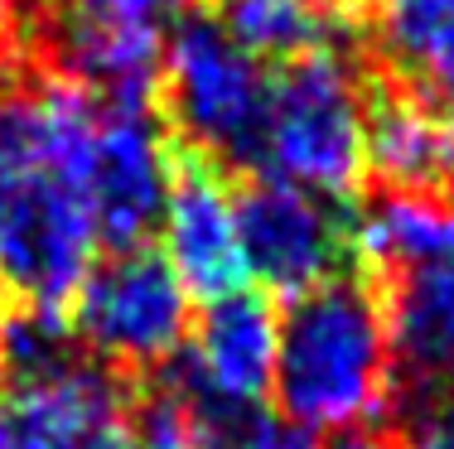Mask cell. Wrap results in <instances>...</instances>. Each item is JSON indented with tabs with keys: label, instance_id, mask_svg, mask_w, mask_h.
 Segmentation results:
<instances>
[{
	"label": "cell",
	"instance_id": "1",
	"mask_svg": "<svg viewBox=\"0 0 454 449\" xmlns=\"http://www.w3.org/2000/svg\"><path fill=\"white\" fill-rule=\"evenodd\" d=\"M97 97L29 63H0V295L68 309L97 266L88 198Z\"/></svg>",
	"mask_w": 454,
	"mask_h": 449
},
{
	"label": "cell",
	"instance_id": "2",
	"mask_svg": "<svg viewBox=\"0 0 454 449\" xmlns=\"http://www.w3.org/2000/svg\"><path fill=\"white\" fill-rule=\"evenodd\" d=\"M276 406L309 435L377 430L396 406L382 290L367 271H339L290 295L276 319Z\"/></svg>",
	"mask_w": 454,
	"mask_h": 449
},
{
	"label": "cell",
	"instance_id": "3",
	"mask_svg": "<svg viewBox=\"0 0 454 449\" xmlns=\"http://www.w3.org/2000/svg\"><path fill=\"white\" fill-rule=\"evenodd\" d=\"M353 261L382 290L396 391H454V203L377 189L353 213Z\"/></svg>",
	"mask_w": 454,
	"mask_h": 449
},
{
	"label": "cell",
	"instance_id": "4",
	"mask_svg": "<svg viewBox=\"0 0 454 449\" xmlns=\"http://www.w3.org/2000/svg\"><path fill=\"white\" fill-rule=\"evenodd\" d=\"M271 78L208 10H184L165 35L155 106L169 141L213 169L262 174Z\"/></svg>",
	"mask_w": 454,
	"mask_h": 449
},
{
	"label": "cell",
	"instance_id": "5",
	"mask_svg": "<svg viewBox=\"0 0 454 449\" xmlns=\"http://www.w3.org/2000/svg\"><path fill=\"white\" fill-rule=\"evenodd\" d=\"M262 174L324 198H348L367 174V58L363 44H329L280 63L266 102Z\"/></svg>",
	"mask_w": 454,
	"mask_h": 449
},
{
	"label": "cell",
	"instance_id": "6",
	"mask_svg": "<svg viewBox=\"0 0 454 449\" xmlns=\"http://www.w3.org/2000/svg\"><path fill=\"white\" fill-rule=\"evenodd\" d=\"M73 334L102 368L160 372L189 344V290L155 247L112 252L73 299Z\"/></svg>",
	"mask_w": 454,
	"mask_h": 449
},
{
	"label": "cell",
	"instance_id": "7",
	"mask_svg": "<svg viewBox=\"0 0 454 449\" xmlns=\"http://www.w3.org/2000/svg\"><path fill=\"white\" fill-rule=\"evenodd\" d=\"M247 275L276 295H300L353 261V213L276 174H242L232 194Z\"/></svg>",
	"mask_w": 454,
	"mask_h": 449
},
{
	"label": "cell",
	"instance_id": "8",
	"mask_svg": "<svg viewBox=\"0 0 454 449\" xmlns=\"http://www.w3.org/2000/svg\"><path fill=\"white\" fill-rule=\"evenodd\" d=\"M169 194V141L155 121V106H116L97 102L92 131V165H88V198L97 247L136 252L150 247Z\"/></svg>",
	"mask_w": 454,
	"mask_h": 449
},
{
	"label": "cell",
	"instance_id": "9",
	"mask_svg": "<svg viewBox=\"0 0 454 449\" xmlns=\"http://www.w3.org/2000/svg\"><path fill=\"white\" fill-rule=\"evenodd\" d=\"M0 449H136L131 397L97 358L39 382L0 391Z\"/></svg>",
	"mask_w": 454,
	"mask_h": 449
},
{
	"label": "cell",
	"instance_id": "10",
	"mask_svg": "<svg viewBox=\"0 0 454 449\" xmlns=\"http://www.w3.org/2000/svg\"><path fill=\"white\" fill-rule=\"evenodd\" d=\"M165 261L179 285L199 299H223L247 290V256L237 242L232 194L223 169L169 141V194H165Z\"/></svg>",
	"mask_w": 454,
	"mask_h": 449
},
{
	"label": "cell",
	"instance_id": "11",
	"mask_svg": "<svg viewBox=\"0 0 454 449\" xmlns=\"http://www.w3.org/2000/svg\"><path fill=\"white\" fill-rule=\"evenodd\" d=\"M169 368L184 387L218 401H266L276 372V309L266 295L237 290L208 299L193 338Z\"/></svg>",
	"mask_w": 454,
	"mask_h": 449
},
{
	"label": "cell",
	"instance_id": "12",
	"mask_svg": "<svg viewBox=\"0 0 454 449\" xmlns=\"http://www.w3.org/2000/svg\"><path fill=\"white\" fill-rule=\"evenodd\" d=\"M450 121L367 63V174L382 189L445 198Z\"/></svg>",
	"mask_w": 454,
	"mask_h": 449
},
{
	"label": "cell",
	"instance_id": "13",
	"mask_svg": "<svg viewBox=\"0 0 454 449\" xmlns=\"http://www.w3.org/2000/svg\"><path fill=\"white\" fill-rule=\"evenodd\" d=\"M372 63L454 121V0H377Z\"/></svg>",
	"mask_w": 454,
	"mask_h": 449
},
{
	"label": "cell",
	"instance_id": "14",
	"mask_svg": "<svg viewBox=\"0 0 454 449\" xmlns=\"http://www.w3.org/2000/svg\"><path fill=\"white\" fill-rule=\"evenodd\" d=\"M358 10L339 0H223V29L256 63H290L329 44H358Z\"/></svg>",
	"mask_w": 454,
	"mask_h": 449
},
{
	"label": "cell",
	"instance_id": "15",
	"mask_svg": "<svg viewBox=\"0 0 454 449\" xmlns=\"http://www.w3.org/2000/svg\"><path fill=\"white\" fill-rule=\"evenodd\" d=\"M88 348L73 334V319L63 309H29V305H5L0 309V387H39L59 372L78 368Z\"/></svg>",
	"mask_w": 454,
	"mask_h": 449
},
{
	"label": "cell",
	"instance_id": "16",
	"mask_svg": "<svg viewBox=\"0 0 454 449\" xmlns=\"http://www.w3.org/2000/svg\"><path fill=\"white\" fill-rule=\"evenodd\" d=\"M184 391H189L193 421H199V449H319V435L290 421L276 401H218L193 387Z\"/></svg>",
	"mask_w": 454,
	"mask_h": 449
},
{
	"label": "cell",
	"instance_id": "17",
	"mask_svg": "<svg viewBox=\"0 0 454 449\" xmlns=\"http://www.w3.org/2000/svg\"><path fill=\"white\" fill-rule=\"evenodd\" d=\"M131 440L136 449H199L193 401L169 368H160V377L131 397Z\"/></svg>",
	"mask_w": 454,
	"mask_h": 449
},
{
	"label": "cell",
	"instance_id": "18",
	"mask_svg": "<svg viewBox=\"0 0 454 449\" xmlns=\"http://www.w3.org/2000/svg\"><path fill=\"white\" fill-rule=\"evenodd\" d=\"M402 449H454V391L411 401V421H406Z\"/></svg>",
	"mask_w": 454,
	"mask_h": 449
},
{
	"label": "cell",
	"instance_id": "19",
	"mask_svg": "<svg viewBox=\"0 0 454 449\" xmlns=\"http://www.w3.org/2000/svg\"><path fill=\"white\" fill-rule=\"evenodd\" d=\"M324 449H392V445H387L377 430H343V435H333Z\"/></svg>",
	"mask_w": 454,
	"mask_h": 449
},
{
	"label": "cell",
	"instance_id": "20",
	"mask_svg": "<svg viewBox=\"0 0 454 449\" xmlns=\"http://www.w3.org/2000/svg\"><path fill=\"white\" fill-rule=\"evenodd\" d=\"M10 29H15V0H0V63L10 58Z\"/></svg>",
	"mask_w": 454,
	"mask_h": 449
},
{
	"label": "cell",
	"instance_id": "21",
	"mask_svg": "<svg viewBox=\"0 0 454 449\" xmlns=\"http://www.w3.org/2000/svg\"><path fill=\"white\" fill-rule=\"evenodd\" d=\"M339 5H348V10H363V5H377V0H339Z\"/></svg>",
	"mask_w": 454,
	"mask_h": 449
}]
</instances>
